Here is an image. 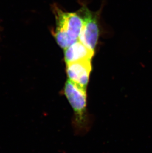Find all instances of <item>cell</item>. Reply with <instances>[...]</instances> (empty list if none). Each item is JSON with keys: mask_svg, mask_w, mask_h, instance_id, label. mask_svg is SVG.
<instances>
[{"mask_svg": "<svg viewBox=\"0 0 152 153\" xmlns=\"http://www.w3.org/2000/svg\"><path fill=\"white\" fill-rule=\"evenodd\" d=\"M83 20L79 40L92 51H94L99 39V28L96 13L83 7L77 12Z\"/></svg>", "mask_w": 152, "mask_h": 153, "instance_id": "7a4b0ae2", "label": "cell"}, {"mask_svg": "<svg viewBox=\"0 0 152 153\" xmlns=\"http://www.w3.org/2000/svg\"><path fill=\"white\" fill-rule=\"evenodd\" d=\"M92 71L91 60H83L66 64L68 79L86 90Z\"/></svg>", "mask_w": 152, "mask_h": 153, "instance_id": "277c9868", "label": "cell"}, {"mask_svg": "<svg viewBox=\"0 0 152 153\" xmlns=\"http://www.w3.org/2000/svg\"><path fill=\"white\" fill-rule=\"evenodd\" d=\"M64 93L77 119L82 120L86 111V90L68 79L65 82Z\"/></svg>", "mask_w": 152, "mask_h": 153, "instance_id": "3957f363", "label": "cell"}, {"mask_svg": "<svg viewBox=\"0 0 152 153\" xmlns=\"http://www.w3.org/2000/svg\"><path fill=\"white\" fill-rule=\"evenodd\" d=\"M52 9L56 20L55 30L67 34L73 42L78 40L83 25L80 15L78 13L63 12L56 5H53Z\"/></svg>", "mask_w": 152, "mask_h": 153, "instance_id": "6da1fadb", "label": "cell"}, {"mask_svg": "<svg viewBox=\"0 0 152 153\" xmlns=\"http://www.w3.org/2000/svg\"><path fill=\"white\" fill-rule=\"evenodd\" d=\"M94 51L87 48L80 41H76L64 50L66 64L83 60H92Z\"/></svg>", "mask_w": 152, "mask_h": 153, "instance_id": "5b68a950", "label": "cell"}]
</instances>
